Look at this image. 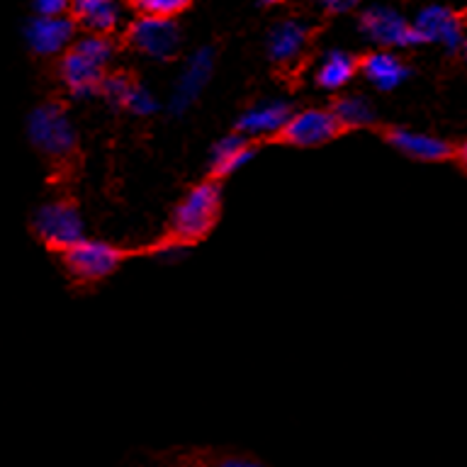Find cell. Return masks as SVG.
I'll use <instances>...</instances> for the list:
<instances>
[{
  "label": "cell",
  "mask_w": 467,
  "mask_h": 467,
  "mask_svg": "<svg viewBox=\"0 0 467 467\" xmlns=\"http://www.w3.org/2000/svg\"><path fill=\"white\" fill-rule=\"evenodd\" d=\"M387 141L397 149L400 153L409 156L414 161H426V163H436V161L448 159L452 153V146L443 141L441 137L433 134H421V131L411 130H389L387 131Z\"/></svg>",
  "instance_id": "cell-11"
},
{
  "label": "cell",
  "mask_w": 467,
  "mask_h": 467,
  "mask_svg": "<svg viewBox=\"0 0 467 467\" xmlns=\"http://www.w3.org/2000/svg\"><path fill=\"white\" fill-rule=\"evenodd\" d=\"M321 5H327L328 10H336V13H338V10H348L350 5H353V3H358V0H319Z\"/></svg>",
  "instance_id": "cell-24"
},
{
  "label": "cell",
  "mask_w": 467,
  "mask_h": 467,
  "mask_svg": "<svg viewBox=\"0 0 467 467\" xmlns=\"http://www.w3.org/2000/svg\"><path fill=\"white\" fill-rule=\"evenodd\" d=\"M76 29L73 17L66 15H36L27 25V44L36 54H58L68 47Z\"/></svg>",
  "instance_id": "cell-10"
},
{
  "label": "cell",
  "mask_w": 467,
  "mask_h": 467,
  "mask_svg": "<svg viewBox=\"0 0 467 467\" xmlns=\"http://www.w3.org/2000/svg\"><path fill=\"white\" fill-rule=\"evenodd\" d=\"M306 36H309V32L299 22H283V25H277L270 32L268 39L270 58L275 64H292L302 54V49H305Z\"/></svg>",
  "instance_id": "cell-18"
},
{
  "label": "cell",
  "mask_w": 467,
  "mask_h": 467,
  "mask_svg": "<svg viewBox=\"0 0 467 467\" xmlns=\"http://www.w3.org/2000/svg\"><path fill=\"white\" fill-rule=\"evenodd\" d=\"M61 258H64L66 270L76 280H80V283H95V280L112 275L119 268L124 254L117 246H112V244H105V241L83 239L76 246L66 248Z\"/></svg>",
  "instance_id": "cell-5"
},
{
  "label": "cell",
  "mask_w": 467,
  "mask_h": 467,
  "mask_svg": "<svg viewBox=\"0 0 467 467\" xmlns=\"http://www.w3.org/2000/svg\"><path fill=\"white\" fill-rule=\"evenodd\" d=\"M27 137L36 151L51 161H64L76 151V127L58 102H44L32 109Z\"/></svg>",
  "instance_id": "cell-3"
},
{
  "label": "cell",
  "mask_w": 467,
  "mask_h": 467,
  "mask_svg": "<svg viewBox=\"0 0 467 467\" xmlns=\"http://www.w3.org/2000/svg\"><path fill=\"white\" fill-rule=\"evenodd\" d=\"M130 5L141 17H159V20H173L175 15L188 10L190 0H130Z\"/></svg>",
  "instance_id": "cell-21"
},
{
  "label": "cell",
  "mask_w": 467,
  "mask_h": 467,
  "mask_svg": "<svg viewBox=\"0 0 467 467\" xmlns=\"http://www.w3.org/2000/svg\"><path fill=\"white\" fill-rule=\"evenodd\" d=\"M210 467H261V462H255L251 458H222Z\"/></svg>",
  "instance_id": "cell-23"
},
{
  "label": "cell",
  "mask_w": 467,
  "mask_h": 467,
  "mask_svg": "<svg viewBox=\"0 0 467 467\" xmlns=\"http://www.w3.org/2000/svg\"><path fill=\"white\" fill-rule=\"evenodd\" d=\"M35 234L47 246L57 248L61 254L86 239L78 207L68 200L44 202L35 214Z\"/></svg>",
  "instance_id": "cell-4"
},
{
  "label": "cell",
  "mask_w": 467,
  "mask_h": 467,
  "mask_svg": "<svg viewBox=\"0 0 467 467\" xmlns=\"http://www.w3.org/2000/svg\"><path fill=\"white\" fill-rule=\"evenodd\" d=\"M360 27L370 39L385 44V47H414V44L423 42L414 25H409L404 17L387 7H372L363 13Z\"/></svg>",
  "instance_id": "cell-7"
},
{
  "label": "cell",
  "mask_w": 467,
  "mask_h": 467,
  "mask_svg": "<svg viewBox=\"0 0 467 467\" xmlns=\"http://www.w3.org/2000/svg\"><path fill=\"white\" fill-rule=\"evenodd\" d=\"M130 42L137 47L141 54L153 58L173 57L181 35L171 20H159V17H141L130 27Z\"/></svg>",
  "instance_id": "cell-8"
},
{
  "label": "cell",
  "mask_w": 467,
  "mask_h": 467,
  "mask_svg": "<svg viewBox=\"0 0 467 467\" xmlns=\"http://www.w3.org/2000/svg\"><path fill=\"white\" fill-rule=\"evenodd\" d=\"M360 71H363L365 78L370 80L375 88H379V90H392V88L400 86L401 80L409 76L407 66L401 64L397 57H392V54H385V51L368 54V57L360 61Z\"/></svg>",
  "instance_id": "cell-17"
},
{
  "label": "cell",
  "mask_w": 467,
  "mask_h": 467,
  "mask_svg": "<svg viewBox=\"0 0 467 467\" xmlns=\"http://www.w3.org/2000/svg\"><path fill=\"white\" fill-rule=\"evenodd\" d=\"M36 15H64L71 7V0H32Z\"/></svg>",
  "instance_id": "cell-22"
},
{
  "label": "cell",
  "mask_w": 467,
  "mask_h": 467,
  "mask_svg": "<svg viewBox=\"0 0 467 467\" xmlns=\"http://www.w3.org/2000/svg\"><path fill=\"white\" fill-rule=\"evenodd\" d=\"M414 27L419 29L423 42H438L445 47H458L462 39V25L455 13H451L448 7H429L419 15V20L414 22Z\"/></svg>",
  "instance_id": "cell-14"
},
{
  "label": "cell",
  "mask_w": 467,
  "mask_h": 467,
  "mask_svg": "<svg viewBox=\"0 0 467 467\" xmlns=\"http://www.w3.org/2000/svg\"><path fill=\"white\" fill-rule=\"evenodd\" d=\"M222 190L217 182H200L182 197L171 217V236L178 244H192L210 234L219 219Z\"/></svg>",
  "instance_id": "cell-2"
},
{
  "label": "cell",
  "mask_w": 467,
  "mask_h": 467,
  "mask_svg": "<svg viewBox=\"0 0 467 467\" xmlns=\"http://www.w3.org/2000/svg\"><path fill=\"white\" fill-rule=\"evenodd\" d=\"M343 131V124L334 115V109H302L290 117L280 131V141L297 149H312L336 139Z\"/></svg>",
  "instance_id": "cell-6"
},
{
  "label": "cell",
  "mask_w": 467,
  "mask_h": 467,
  "mask_svg": "<svg viewBox=\"0 0 467 467\" xmlns=\"http://www.w3.org/2000/svg\"><path fill=\"white\" fill-rule=\"evenodd\" d=\"M112 57V44L108 36L90 35L68 47L61 58V80L76 98H86L102 90L108 78V61Z\"/></svg>",
  "instance_id": "cell-1"
},
{
  "label": "cell",
  "mask_w": 467,
  "mask_h": 467,
  "mask_svg": "<svg viewBox=\"0 0 467 467\" xmlns=\"http://www.w3.org/2000/svg\"><path fill=\"white\" fill-rule=\"evenodd\" d=\"M210 73H212L210 51L204 49L190 58V64L185 66V71H182L181 80L175 83V90L173 95H171V109H173L175 115L185 112V109H188L190 105L200 98L202 88L207 86V80H210Z\"/></svg>",
  "instance_id": "cell-12"
},
{
  "label": "cell",
  "mask_w": 467,
  "mask_h": 467,
  "mask_svg": "<svg viewBox=\"0 0 467 467\" xmlns=\"http://www.w3.org/2000/svg\"><path fill=\"white\" fill-rule=\"evenodd\" d=\"M295 115L287 102H261L248 108L236 122V134H244L246 139H261V137H280L285 124L290 122Z\"/></svg>",
  "instance_id": "cell-9"
},
{
  "label": "cell",
  "mask_w": 467,
  "mask_h": 467,
  "mask_svg": "<svg viewBox=\"0 0 467 467\" xmlns=\"http://www.w3.org/2000/svg\"><path fill=\"white\" fill-rule=\"evenodd\" d=\"M360 68L356 58L348 57V54H343V51H334V54H328L324 58V64L319 66V71H317V83L321 88H327V90H338L348 83L356 71Z\"/></svg>",
  "instance_id": "cell-19"
},
{
  "label": "cell",
  "mask_w": 467,
  "mask_h": 467,
  "mask_svg": "<svg viewBox=\"0 0 467 467\" xmlns=\"http://www.w3.org/2000/svg\"><path fill=\"white\" fill-rule=\"evenodd\" d=\"M73 22L88 29L90 35H109L117 27L119 10L115 0H71L68 7Z\"/></svg>",
  "instance_id": "cell-15"
},
{
  "label": "cell",
  "mask_w": 467,
  "mask_h": 467,
  "mask_svg": "<svg viewBox=\"0 0 467 467\" xmlns=\"http://www.w3.org/2000/svg\"><path fill=\"white\" fill-rule=\"evenodd\" d=\"M265 5H273V3H283V0H263Z\"/></svg>",
  "instance_id": "cell-26"
},
{
  "label": "cell",
  "mask_w": 467,
  "mask_h": 467,
  "mask_svg": "<svg viewBox=\"0 0 467 467\" xmlns=\"http://www.w3.org/2000/svg\"><path fill=\"white\" fill-rule=\"evenodd\" d=\"M465 49H467V44H465Z\"/></svg>",
  "instance_id": "cell-27"
},
{
  "label": "cell",
  "mask_w": 467,
  "mask_h": 467,
  "mask_svg": "<svg viewBox=\"0 0 467 467\" xmlns=\"http://www.w3.org/2000/svg\"><path fill=\"white\" fill-rule=\"evenodd\" d=\"M458 159H460V163H462V168L467 171V141L458 149Z\"/></svg>",
  "instance_id": "cell-25"
},
{
  "label": "cell",
  "mask_w": 467,
  "mask_h": 467,
  "mask_svg": "<svg viewBox=\"0 0 467 467\" xmlns=\"http://www.w3.org/2000/svg\"><path fill=\"white\" fill-rule=\"evenodd\" d=\"M254 153L255 149L251 144V139H246L244 134H229V137L219 139L214 149H212V175L214 178H226V175L236 173L254 159Z\"/></svg>",
  "instance_id": "cell-16"
},
{
  "label": "cell",
  "mask_w": 467,
  "mask_h": 467,
  "mask_svg": "<svg viewBox=\"0 0 467 467\" xmlns=\"http://www.w3.org/2000/svg\"><path fill=\"white\" fill-rule=\"evenodd\" d=\"M334 115L338 117V122L343 124V130L348 127H368V124L375 119V112H372L370 102L365 98H358V95H350V98H341V100L334 105Z\"/></svg>",
  "instance_id": "cell-20"
},
{
  "label": "cell",
  "mask_w": 467,
  "mask_h": 467,
  "mask_svg": "<svg viewBox=\"0 0 467 467\" xmlns=\"http://www.w3.org/2000/svg\"><path fill=\"white\" fill-rule=\"evenodd\" d=\"M100 93L117 108L130 109L131 115L146 117L156 112V108H159L156 98L144 86H139V83H134L127 76H108L105 83H102Z\"/></svg>",
  "instance_id": "cell-13"
}]
</instances>
